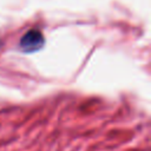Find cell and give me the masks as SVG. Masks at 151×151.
Masks as SVG:
<instances>
[{
	"instance_id": "6da1fadb",
	"label": "cell",
	"mask_w": 151,
	"mask_h": 151,
	"mask_svg": "<svg viewBox=\"0 0 151 151\" xmlns=\"http://www.w3.org/2000/svg\"><path fill=\"white\" fill-rule=\"evenodd\" d=\"M45 44V38L42 35V33L39 29H29L27 31L20 39L19 46L21 48V51L26 52V53H32L35 52L38 50H40Z\"/></svg>"
}]
</instances>
